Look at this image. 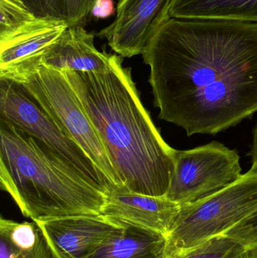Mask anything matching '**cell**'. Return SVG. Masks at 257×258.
Wrapping results in <instances>:
<instances>
[{
	"mask_svg": "<svg viewBox=\"0 0 257 258\" xmlns=\"http://www.w3.org/2000/svg\"><path fill=\"white\" fill-rule=\"evenodd\" d=\"M142 55L159 119L188 136L257 112V23L170 18Z\"/></svg>",
	"mask_w": 257,
	"mask_h": 258,
	"instance_id": "1",
	"label": "cell"
},
{
	"mask_svg": "<svg viewBox=\"0 0 257 258\" xmlns=\"http://www.w3.org/2000/svg\"><path fill=\"white\" fill-rule=\"evenodd\" d=\"M96 131L122 186L165 197L175 171V149L143 107L131 68L113 54L104 71H63Z\"/></svg>",
	"mask_w": 257,
	"mask_h": 258,
	"instance_id": "2",
	"label": "cell"
},
{
	"mask_svg": "<svg viewBox=\"0 0 257 258\" xmlns=\"http://www.w3.org/2000/svg\"><path fill=\"white\" fill-rule=\"evenodd\" d=\"M0 183L33 221L101 215L105 194L42 141L0 119Z\"/></svg>",
	"mask_w": 257,
	"mask_h": 258,
	"instance_id": "3",
	"label": "cell"
},
{
	"mask_svg": "<svg viewBox=\"0 0 257 258\" xmlns=\"http://www.w3.org/2000/svg\"><path fill=\"white\" fill-rule=\"evenodd\" d=\"M181 206L166 236V257L223 235L256 211L257 174L247 172L211 197Z\"/></svg>",
	"mask_w": 257,
	"mask_h": 258,
	"instance_id": "4",
	"label": "cell"
},
{
	"mask_svg": "<svg viewBox=\"0 0 257 258\" xmlns=\"http://www.w3.org/2000/svg\"><path fill=\"white\" fill-rule=\"evenodd\" d=\"M0 119L42 141L88 183L104 194L116 186L22 83L0 79Z\"/></svg>",
	"mask_w": 257,
	"mask_h": 258,
	"instance_id": "5",
	"label": "cell"
},
{
	"mask_svg": "<svg viewBox=\"0 0 257 258\" xmlns=\"http://www.w3.org/2000/svg\"><path fill=\"white\" fill-rule=\"evenodd\" d=\"M21 83L111 183L114 186H124L64 73L42 65Z\"/></svg>",
	"mask_w": 257,
	"mask_h": 258,
	"instance_id": "6",
	"label": "cell"
},
{
	"mask_svg": "<svg viewBox=\"0 0 257 258\" xmlns=\"http://www.w3.org/2000/svg\"><path fill=\"white\" fill-rule=\"evenodd\" d=\"M241 175L238 152L221 143L176 150L175 171L165 197L181 206L192 204L227 187Z\"/></svg>",
	"mask_w": 257,
	"mask_h": 258,
	"instance_id": "7",
	"label": "cell"
},
{
	"mask_svg": "<svg viewBox=\"0 0 257 258\" xmlns=\"http://www.w3.org/2000/svg\"><path fill=\"white\" fill-rule=\"evenodd\" d=\"M172 0H119L113 24L98 36L105 38L122 57L142 54L155 33L170 18Z\"/></svg>",
	"mask_w": 257,
	"mask_h": 258,
	"instance_id": "8",
	"label": "cell"
},
{
	"mask_svg": "<svg viewBox=\"0 0 257 258\" xmlns=\"http://www.w3.org/2000/svg\"><path fill=\"white\" fill-rule=\"evenodd\" d=\"M56 258H88L120 229L117 220L80 215L35 221Z\"/></svg>",
	"mask_w": 257,
	"mask_h": 258,
	"instance_id": "9",
	"label": "cell"
},
{
	"mask_svg": "<svg viewBox=\"0 0 257 258\" xmlns=\"http://www.w3.org/2000/svg\"><path fill=\"white\" fill-rule=\"evenodd\" d=\"M67 27L63 22L39 19L0 42V79L23 83L42 66L44 54Z\"/></svg>",
	"mask_w": 257,
	"mask_h": 258,
	"instance_id": "10",
	"label": "cell"
},
{
	"mask_svg": "<svg viewBox=\"0 0 257 258\" xmlns=\"http://www.w3.org/2000/svg\"><path fill=\"white\" fill-rule=\"evenodd\" d=\"M181 207L165 197L143 195L125 186H115L105 194L101 214L167 236Z\"/></svg>",
	"mask_w": 257,
	"mask_h": 258,
	"instance_id": "11",
	"label": "cell"
},
{
	"mask_svg": "<svg viewBox=\"0 0 257 258\" xmlns=\"http://www.w3.org/2000/svg\"><path fill=\"white\" fill-rule=\"evenodd\" d=\"M113 54L101 52L94 45V36L82 26L67 27L47 50L42 65L57 71L95 72L107 68Z\"/></svg>",
	"mask_w": 257,
	"mask_h": 258,
	"instance_id": "12",
	"label": "cell"
},
{
	"mask_svg": "<svg viewBox=\"0 0 257 258\" xmlns=\"http://www.w3.org/2000/svg\"><path fill=\"white\" fill-rule=\"evenodd\" d=\"M117 221L121 224L120 229L88 258L166 257V236Z\"/></svg>",
	"mask_w": 257,
	"mask_h": 258,
	"instance_id": "13",
	"label": "cell"
},
{
	"mask_svg": "<svg viewBox=\"0 0 257 258\" xmlns=\"http://www.w3.org/2000/svg\"><path fill=\"white\" fill-rule=\"evenodd\" d=\"M170 18L257 23V0H172Z\"/></svg>",
	"mask_w": 257,
	"mask_h": 258,
	"instance_id": "14",
	"label": "cell"
},
{
	"mask_svg": "<svg viewBox=\"0 0 257 258\" xmlns=\"http://www.w3.org/2000/svg\"><path fill=\"white\" fill-rule=\"evenodd\" d=\"M0 258H56L37 223L0 219Z\"/></svg>",
	"mask_w": 257,
	"mask_h": 258,
	"instance_id": "15",
	"label": "cell"
},
{
	"mask_svg": "<svg viewBox=\"0 0 257 258\" xmlns=\"http://www.w3.org/2000/svg\"><path fill=\"white\" fill-rule=\"evenodd\" d=\"M36 18L84 27L99 0H21Z\"/></svg>",
	"mask_w": 257,
	"mask_h": 258,
	"instance_id": "16",
	"label": "cell"
},
{
	"mask_svg": "<svg viewBox=\"0 0 257 258\" xmlns=\"http://www.w3.org/2000/svg\"><path fill=\"white\" fill-rule=\"evenodd\" d=\"M247 251L235 239L220 235L191 249L165 258H244Z\"/></svg>",
	"mask_w": 257,
	"mask_h": 258,
	"instance_id": "17",
	"label": "cell"
},
{
	"mask_svg": "<svg viewBox=\"0 0 257 258\" xmlns=\"http://www.w3.org/2000/svg\"><path fill=\"white\" fill-rule=\"evenodd\" d=\"M38 20L21 0H0V42L21 33Z\"/></svg>",
	"mask_w": 257,
	"mask_h": 258,
	"instance_id": "18",
	"label": "cell"
},
{
	"mask_svg": "<svg viewBox=\"0 0 257 258\" xmlns=\"http://www.w3.org/2000/svg\"><path fill=\"white\" fill-rule=\"evenodd\" d=\"M223 235L235 239L247 249H257V210Z\"/></svg>",
	"mask_w": 257,
	"mask_h": 258,
	"instance_id": "19",
	"label": "cell"
},
{
	"mask_svg": "<svg viewBox=\"0 0 257 258\" xmlns=\"http://www.w3.org/2000/svg\"><path fill=\"white\" fill-rule=\"evenodd\" d=\"M253 141L251 149L247 156L251 157L252 166L247 172L252 174H257V122L256 126L253 131Z\"/></svg>",
	"mask_w": 257,
	"mask_h": 258,
	"instance_id": "20",
	"label": "cell"
},
{
	"mask_svg": "<svg viewBox=\"0 0 257 258\" xmlns=\"http://www.w3.org/2000/svg\"><path fill=\"white\" fill-rule=\"evenodd\" d=\"M244 258H257V249H248Z\"/></svg>",
	"mask_w": 257,
	"mask_h": 258,
	"instance_id": "21",
	"label": "cell"
}]
</instances>
